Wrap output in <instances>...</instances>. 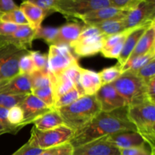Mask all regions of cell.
I'll use <instances>...</instances> for the list:
<instances>
[{"mask_svg": "<svg viewBox=\"0 0 155 155\" xmlns=\"http://www.w3.org/2000/svg\"><path fill=\"white\" fill-rule=\"evenodd\" d=\"M48 74L50 78V86L54 95V102L59 97L75 87L72 80L64 73L53 74L48 72Z\"/></svg>", "mask_w": 155, "mask_h": 155, "instance_id": "obj_23", "label": "cell"}, {"mask_svg": "<svg viewBox=\"0 0 155 155\" xmlns=\"http://www.w3.org/2000/svg\"><path fill=\"white\" fill-rule=\"evenodd\" d=\"M121 74H122L121 66L118 63L114 66L104 68L98 73L101 86L110 84L113 82H114Z\"/></svg>", "mask_w": 155, "mask_h": 155, "instance_id": "obj_28", "label": "cell"}, {"mask_svg": "<svg viewBox=\"0 0 155 155\" xmlns=\"http://www.w3.org/2000/svg\"><path fill=\"white\" fill-rule=\"evenodd\" d=\"M18 8V6L15 4L13 0H0V12L1 13L9 12Z\"/></svg>", "mask_w": 155, "mask_h": 155, "instance_id": "obj_47", "label": "cell"}, {"mask_svg": "<svg viewBox=\"0 0 155 155\" xmlns=\"http://www.w3.org/2000/svg\"><path fill=\"white\" fill-rule=\"evenodd\" d=\"M83 25L77 22H68L58 27V33L52 45L71 46L80 36Z\"/></svg>", "mask_w": 155, "mask_h": 155, "instance_id": "obj_18", "label": "cell"}, {"mask_svg": "<svg viewBox=\"0 0 155 155\" xmlns=\"http://www.w3.org/2000/svg\"><path fill=\"white\" fill-rule=\"evenodd\" d=\"M80 97L82 96L80 95L79 91L77 90V88L74 87L73 89H71L68 92L62 95L61 96L59 97L56 100L55 102H54L53 110H58V109L61 108V107H65V106L68 105V104L77 101Z\"/></svg>", "mask_w": 155, "mask_h": 155, "instance_id": "obj_31", "label": "cell"}, {"mask_svg": "<svg viewBox=\"0 0 155 155\" xmlns=\"http://www.w3.org/2000/svg\"><path fill=\"white\" fill-rule=\"evenodd\" d=\"M44 150L40 148L31 146L27 142L12 155H39Z\"/></svg>", "mask_w": 155, "mask_h": 155, "instance_id": "obj_42", "label": "cell"}, {"mask_svg": "<svg viewBox=\"0 0 155 155\" xmlns=\"http://www.w3.org/2000/svg\"><path fill=\"white\" fill-rule=\"evenodd\" d=\"M154 22V21H153ZM152 23V22H151ZM151 23L150 24H145V25L140 26V27H136V28L132 29L131 31L130 32L129 35L127 36L125 42H124V47H123L122 51L120 54L119 58H117V63L120 65L121 67L127 62L128 58H130V54L133 51L134 48H136L138 42L142 37V35L145 32L148 27L151 25Z\"/></svg>", "mask_w": 155, "mask_h": 155, "instance_id": "obj_19", "label": "cell"}, {"mask_svg": "<svg viewBox=\"0 0 155 155\" xmlns=\"http://www.w3.org/2000/svg\"><path fill=\"white\" fill-rule=\"evenodd\" d=\"M26 1L41 8L46 11L49 14L54 12V11H53V5H54L55 0H26Z\"/></svg>", "mask_w": 155, "mask_h": 155, "instance_id": "obj_43", "label": "cell"}, {"mask_svg": "<svg viewBox=\"0 0 155 155\" xmlns=\"http://www.w3.org/2000/svg\"><path fill=\"white\" fill-rule=\"evenodd\" d=\"M126 39L120 41L118 42L117 45L113 46L112 48H109L107 50H104V51H101V54L104 57L107 58H116L117 59L119 58L120 54L121 51H122L123 47H124V42H125Z\"/></svg>", "mask_w": 155, "mask_h": 155, "instance_id": "obj_41", "label": "cell"}, {"mask_svg": "<svg viewBox=\"0 0 155 155\" xmlns=\"http://www.w3.org/2000/svg\"><path fill=\"white\" fill-rule=\"evenodd\" d=\"M80 83L86 95H95L101 86L98 73L83 68H80Z\"/></svg>", "mask_w": 155, "mask_h": 155, "instance_id": "obj_21", "label": "cell"}, {"mask_svg": "<svg viewBox=\"0 0 155 155\" xmlns=\"http://www.w3.org/2000/svg\"><path fill=\"white\" fill-rule=\"evenodd\" d=\"M110 5L109 0H55L53 11L67 18L80 19L91 12Z\"/></svg>", "mask_w": 155, "mask_h": 155, "instance_id": "obj_7", "label": "cell"}, {"mask_svg": "<svg viewBox=\"0 0 155 155\" xmlns=\"http://www.w3.org/2000/svg\"><path fill=\"white\" fill-rule=\"evenodd\" d=\"M0 94L29 95L31 94L29 75L18 74L8 79L0 80Z\"/></svg>", "mask_w": 155, "mask_h": 155, "instance_id": "obj_15", "label": "cell"}, {"mask_svg": "<svg viewBox=\"0 0 155 155\" xmlns=\"http://www.w3.org/2000/svg\"><path fill=\"white\" fill-rule=\"evenodd\" d=\"M35 31L29 24L19 25L18 28L12 34L7 36H0V40L11 42L15 45L30 50L33 46Z\"/></svg>", "mask_w": 155, "mask_h": 155, "instance_id": "obj_17", "label": "cell"}, {"mask_svg": "<svg viewBox=\"0 0 155 155\" xmlns=\"http://www.w3.org/2000/svg\"><path fill=\"white\" fill-rule=\"evenodd\" d=\"M129 120L136 127V132L145 139L151 148L155 143V104L145 101L128 106Z\"/></svg>", "mask_w": 155, "mask_h": 155, "instance_id": "obj_3", "label": "cell"}, {"mask_svg": "<svg viewBox=\"0 0 155 155\" xmlns=\"http://www.w3.org/2000/svg\"><path fill=\"white\" fill-rule=\"evenodd\" d=\"M64 125L77 132L101 112L95 95H83L74 102L57 110Z\"/></svg>", "mask_w": 155, "mask_h": 155, "instance_id": "obj_2", "label": "cell"}, {"mask_svg": "<svg viewBox=\"0 0 155 155\" xmlns=\"http://www.w3.org/2000/svg\"><path fill=\"white\" fill-rule=\"evenodd\" d=\"M95 95L101 111H112L127 106L125 100L117 92L111 83L101 86Z\"/></svg>", "mask_w": 155, "mask_h": 155, "instance_id": "obj_12", "label": "cell"}, {"mask_svg": "<svg viewBox=\"0 0 155 155\" xmlns=\"http://www.w3.org/2000/svg\"><path fill=\"white\" fill-rule=\"evenodd\" d=\"M74 148L70 142L48 148L42 151L39 155H73Z\"/></svg>", "mask_w": 155, "mask_h": 155, "instance_id": "obj_38", "label": "cell"}, {"mask_svg": "<svg viewBox=\"0 0 155 155\" xmlns=\"http://www.w3.org/2000/svg\"><path fill=\"white\" fill-rule=\"evenodd\" d=\"M110 6L125 11L133 10L145 0H109Z\"/></svg>", "mask_w": 155, "mask_h": 155, "instance_id": "obj_39", "label": "cell"}, {"mask_svg": "<svg viewBox=\"0 0 155 155\" xmlns=\"http://www.w3.org/2000/svg\"><path fill=\"white\" fill-rule=\"evenodd\" d=\"M105 36L94 25L84 24L78 39L70 46L78 57H89L101 52Z\"/></svg>", "mask_w": 155, "mask_h": 155, "instance_id": "obj_6", "label": "cell"}, {"mask_svg": "<svg viewBox=\"0 0 155 155\" xmlns=\"http://www.w3.org/2000/svg\"><path fill=\"white\" fill-rule=\"evenodd\" d=\"M19 8L24 14L30 27L34 30H36L42 27V21L48 15H50L46 11L26 0L21 3Z\"/></svg>", "mask_w": 155, "mask_h": 155, "instance_id": "obj_20", "label": "cell"}, {"mask_svg": "<svg viewBox=\"0 0 155 155\" xmlns=\"http://www.w3.org/2000/svg\"><path fill=\"white\" fill-rule=\"evenodd\" d=\"M136 76L141 79L145 83L155 77V58L150 61L148 63L141 68L136 73Z\"/></svg>", "mask_w": 155, "mask_h": 155, "instance_id": "obj_34", "label": "cell"}, {"mask_svg": "<svg viewBox=\"0 0 155 155\" xmlns=\"http://www.w3.org/2000/svg\"><path fill=\"white\" fill-rule=\"evenodd\" d=\"M19 25L0 21V36H7L17 30Z\"/></svg>", "mask_w": 155, "mask_h": 155, "instance_id": "obj_44", "label": "cell"}, {"mask_svg": "<svg viewBox=\"0 0 155 155\" xmlns=\"http://www.w3.org/2000/svg\"><path fill=\"white\" fill-rule=\"evenodd\" d=\"M111 84L125 100L127 106L149 101L146 95L145 83L130 71L123 73Z\"/></svg>", "mask_w": 155, "mask_h": 155, "instance_id": "obj_4", "label": "cell"}, {"mask_svg": "<svg viewBox=\"0 0 155 155\" xmlns=\"http://www.w3.org/2000/svg\"><path fill=\"white\" fill-rule=\"evenodd\" d=\"M2 80V77L1 74H0V80Z\"/></svg>", "mask_w": 155, "mask_h": 155, "instance_id": "obj_49", "label": "cell"}, {"mask_svg": "<svg viewBox=\"0 0 155 155\" xmlns=\"http://www.w3.org/2000/svg\"><path fill=\"white\" fill-rule=\"evenodd\" d=\"M73 155H120V150L105 136L75 147Z\"/></svg>", "mask_w": 155, "mask_h": 155, "instance_id": "obj_11", "label": "cell"}, {"mask_svg": "<svg viewBox=\"0 0 155 155\" xmlns=\"http://www.w3.org/2000/svg\"><path fill=\"white\" fill-rule=\"evenodd\" d=\"M153 58H155V48L146 54L133 58L132 59H128L127 62L121 67V72L123 74L126 71H130L133 74H136L141 68H142Z\"/></svg>", "mask_w": 155, "mask_h": 155, "instance_id": "obj_25", "label": "cell"}, {"mask_svg": "<svg viewBox=\"0 0 155 155\" xmlns=\"http://www.w3.org/2000/svg\"><path fill=\"white\" fill-rule=\"evenodd\" d=\"M107 140L120 150L144 146L148 142L137 132L126 131L106 136Z\"/></svg>", "mask_w": 155, "mask_h": 155, "instance_id": "obj_16", "label": "cell"}, {"mask_svg": "<svg viewBox=\"0 0 155 155\" xmlns=\"http://www.w3.org/2000/svg\"><path fill=\"white\" fill-rule=\"evenodd\" d=\"M1 14H2V13H1V12H0V15H1Z\"/></svg>", "mask_w": 155, "mask_h": 155, "instance_id": "obj_50", "label": "cell"}, {"mask_svg": "<svg viewBox=\"0 0 155 155\" xmlns=\"http://www.w3.org/2000/svg\"><path fill=\"white\" fill-rule=\"evenodd\" d=\"M0 21L12 23L16 25H25L28 24L27 19L19 7L14 10L2 13L0 15Z\"/></svg>", "mask_w": 155, "mask_h": 155, "instance_id": "obj_29", "label": "cell"}, {"mask_svg": "<svg viewBox=\"0 0 155 155\" xmlns=\"http://www.w3.org/2000/svg\"><path fill=\"white\" fill-rule=\"evenodd\" d=\"M58 33V27H40L35 31L34 39H42L48 45H52Z\"/></svg>", "mask_w": 155, "mask_h": 155, "instance_id": "obj_30", "label": "cell"}, {"mask_svg": "<svg viewBox=\"0 0 155 155\" xmlns=\"http://www.w3.org/2000/svg\"><path fill=\"white\" fill-rule=\"evenodd\" d=\"M74 134L75 132L65 125L45 131L38 130L33 127L27 142L31 146L45 150L68 143L72 139Z\"/></svg>", "mask_w": 155, "mask_h": 155, "instance_id": "obj_5", "label": "cell"}, {"mask_svg": "<svg viewBox=\"0 0 155 155\" xmlns=\"http://www.w3.org/2000/svg\"><path fill=\"white\" fill-rule=\"evenodd\" d=\"M27 95H12L0 94V107L10 109L13 107L20 106Z\"/></svg>", "mask_w": 155, "mask_h": 155, "instance_id": "obj_33", "label": "cell"}, {"mask_svg": "<svg viewBox=\"0 0 155 155\" xmlns=\"http://www.w3.org/2000/svg\"><path fill=\"white\" fill-rule=\"evenodd\" d=\"M34 127L40 131L52 130L64 125L63 119L57 110H51L33 121Z\"/></svg>", "mask_w": 155, "mask_h": 155, "instance_id": "obj_24", "label": "cell"}, {"mask_svg": "<svg viewBox=\"0 0 155 155\" xmlns=\"http://www.w3.org/2000/svg\"><path fill=\"white\" fill-rule=\"evenodd\" d=\"M120 155H154V148L147 144L144 146L121 149Z\"/></svg>", "mask_w": 155, "mask_h": 155, "instance_id": "obj_40", "label": "cell"}, {"mask_svg": "<svg viewBox=\"0 0 155 155\" xmlns=\"http://www.w3.org/2000/svg\"><path fill=\"white\" fill-rule=\"evenodd\" d=\"M22 128H24V127H21V126H7L5 125V124H0V136L6 134V133L15 135Z\"/></svg>", "mask_w": 155, "mask_h": 155, "instance_id": "obj_46", "label": "cell"}, {"mask_svg": "<svg viewBox=\"0 0 155 155\" xmlns=\"http://www.w3.org/2000/svg\"><path fill=\"white\" fill-rule=\"evenodd\" d=\"M29 51L11 42L0 40V74L2 80L19 74L20 59Z\"/></svg>", "mask_w": 155, "mask_h": 155, "instance_id": "obj_8", "label": "cell"}, {"mask_svg": "<svg viewBox=\"0 0 155 155\" xmlns=\"http://www.w3.org/2000/svg\"><path fill=\"white\" fill-rule=\"evenodd\" d=\"M8 109L0 107V124L10 126L11 124H9L8 121Z\"/></svg>", "mask_w": 155, "mask_h": 155, "instance_id": "obj_48", "label": "cell"}, {"mask_svg": "<svg viewBox=\"0 0 155 155\" xmlns=\"http://www.w3.org/2000/svg\"><path fill=\"white\" fill-rule=\"evenodd\" d=\"M94 26H95L100 30V32L105 36L117 34L126 30L124 18L108 20V21L94 24Z\"/></svg>", "mask_w": 155, "mask_h": 155, "instance_id": "obj_26", "label": "cell"}, {"mask_svg": "<svg viewBox=\"0 0 155 155\" xmlns=\"http://www.w3.org/2000/svg\"><path fill=\"white\" fill-rule=\"evenodd\" d=\"M31 93L36 97H37L42 102L45 103L50 109L53 110L54 104V98L51 86H45V87L33 90L32 91Z\"/></svg>", "mask_w": 155, "mask_h": 155, "instance_id": "obj_32", "label": "cell"}, {"mask_svg": "<svg viewBox=\"0 0 155 155\" xmlns=\"http://www.w3.org/2000/svg\"><path fill=\"white\" fill-rule=\"evenodd\" d=\"M20 107L24 112V121L22 124L24 127L33 123L39 117L51 110L32 93L26 96Z\"/></svg>", "mask_w": 155, "mask_h": 155, "instance_id": "obj_13", "label": "cell"}, {"mask_svg": "<svg viewBox=\"0 0 155 155\" xmlns=\"http://www.w3.org/2000/svg\"><path fill=\"white\" fill-rule=\"evenodd\" d=\"M36 70H48V54L39 51H30Z\"/></svg>", "mask_w": 155, "mask_h": 155, "instance_id": "obj_35", "label": "cell"}, {"mask_svg": "<svg viewBox=\"0 0 155 155\" xmlns=\"http://www.w3.org/2000/svg\"><path fill=\"white\" fill-rule=\"evenodd\" d=\"M127 110L128 106H125L112 111H101L87 125L76 132L70 144L75 148L115 133L136 132V127L129 120Z\"/></svg>", "mask_w": 155, "mask_h": 155, "instance_id": "obj_1", "label": "cell"}, {"mask_svg": "<svg viewBox=\"0 0 155 155\" xmlns=\"http://www.w3.org/2000/svg\"><path fill=\"white\" fill-rule=\"evenodd\" d=\"M155 21V2L145 0L129 12L124 18L126 30L136 28Z\"/></svg>", "mask_w": 155, "mask_h": 155, "instance_id": "obj_10", "label": "cell"}, {"mask_svg": "<svg viewBox=\"0 0 155 155\" xmlns=\"http://www.w3.org/2000/svg\"><path fill=\"white\" fill-rule=\"evenodd\" d=\"M145 91L148 101L155 104V77L145 83Z\"/></svg>", "mask_w": 155, "mask_h": 155, "instance_id": "obj_45", "label": "cell"}, {"mask_svg": "<svg viewBox=\"0 0 155 155\" xmlns=\"http://www.w3.org/2000/svg\"><path fill=\"white\" fill-rule=\"evenodd\" d=\"M8 121L12 126H23L24 121V112L20 106H16L8 109Z\"/></svg>", "mask_w": 155, "mask_h": 155, "instance_id": "obj_36", "label": "cell"}, {"mask_svg": "<svg viewBox=\"0 0 155 155\" xmlns=\"http://www.w3.org/2000/svg\"><path fill=\"white\" fill-rule=\"evenodd\" d=\"M155 48V21L147 28L128 59L142 55Z\"/></svg>", "mask_w": 155, "mask_h": 155, "instance_id": "obj_22", "label": "cell"}, {"mask_svg": "<svg viewBox=\"0 0 155 155\" xmlns=\"http://www.w3.org/2000/svg\"><path fill=\"white\" fill-rule=\"evenodd\" d=\"M78 60L71 51V48L67 45H49L48 53V72L58 74L69 68Z\"/></svg>", "mask_w": 155, "mask_h": 155, "instance_id": "obj_9", "label": "cell"}, {"mask_svg": "<svg viewBox=\"0 0 155 155\" xmlns=\"http://www.w3.org/2000/svg\"><path fill=\"white\" fill-rule=\"evenodd\" d=\"M32 91L50 86V78L48 70H35L29 75Z\"/></svg>", "mask_w": 155, "mask_h": 155, "instance_id": "obj_27", "label": "cell"}, {"mask_svg": "<svg viewBox=\"0 0 155 155\" xmlns=\"http://www.w3.org/2000/svg\"><path fill=\"white\" fill-rule=\"evenodd\" d=\"M18 68H19V74H24V75H30L36 70L31 56L30 54V51L27 54H24L21 58Z\"/></svg>", "mask_w": 155, "mask_h": 155, "instance_id": "obj_37", "label": "cell"}, {"mask_svg": "<svg viewBox=\"0 0 155 155\" xmlns=\"http://www.w3.org/2000/svg\"><path fill=\"white\" fill-rule=\"evenodd\" d=\"M128 13V11L117 8L110 5L91 12L90 13L81 17L80 20L86 25H94L108 20L125 18Z\"/></svg>", "mask_w": 155, "mask_h": 155, "instance_id": "obj_14", "label": "cell"}]
</instances>
